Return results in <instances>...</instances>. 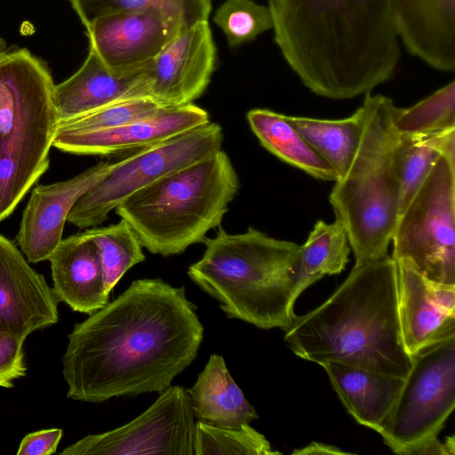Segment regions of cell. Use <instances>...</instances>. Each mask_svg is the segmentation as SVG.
I'll use <instances>...</instances> for the list:
<instances>
[{
  "label": "cell",
  "mask_w": 455,
  "mask_h": 455,
  "mask_svg": "<svg viewBox=\"0 0 455 455\" xmlns=\"http://www.w3.org/2000/svg\"><path fill=\"white\" fill-rule=\"evenodd\" d=\"M203 339L184 286L135 280L69 333L62 356L67 396L101 403L161 393L196 359Z\"/></svg>",
  "instance_id": "1"
},
{
  "label": "cell",
  "mask_w": 455,
  "mask_h": 455,
  "mask_svg": "<svg viewBox=\"0 0 455 455\" xmlns=\"http://www.w3.org/2000/svg\"><path fill=\"white\" fill-rule=\"evenodd\" d=\"M275 42L313 93L346 100L371 92L400 59L391 0H268Z\"/></svg>",
  "instance_id": "2"
},
{
  "label": "cell",
  "mask_w": 455,
  "mask_h": 455,
  "mask_svg": "<svg viewBox=\"0 0 455 455\" xmlns=\"http://www.w3.org/2000/svg\"><path fill=\"white\" fill-rule=\"evenodd\" d=\"M284 340L299 357L340 363L405 378L412 364L402 337L396 261L354 267L320 306L296 315Z\"/></svg>",
  "instance_id": "3"
},
{
  "label": "cell",
  "mask_w": 455,
  "mask_h": 455,
  "mask_svg": "<svg viewBox=\"0 0 455 455\" xmlns=\"http://www.w3.org/2000/svg\"><path fill=\"white\" fill-rule=\"evenodd\" d=\"M203 243L204 253L188 267V277L228 317L287 331L296 316L291 267L299 245L251 227L229 234L221 226Z\"/></svg>",
  "instance_id": "4"
},
{
  "label": "cell",
  "mask_w": 455,
  "mask_h": 455,
  "mask_svg": "<svg viewBox=\"0 0 455 455\" xmlns=\"http://www.w3.org/2000/svg\"><path fill=\"white\" fill-rule=\"evenodd\" d=\"M239 188L236 171L220 149L133 193L115 212L149 252L172 256L220 226Z\"/></svg>",
  "instance_id": "5"
},
{
  "label": "cell",
  "mask_w": 455,
  "mask_h": 455,
  "mask_svg": "<svg viewBox=\"0 0 455 455\" xmlns=\"http://www.w3.org/2000/svg\"><path fill=\"white\" fill-rule=\"evenodd\" d=\"M363 126L355 156L334 183L329 200L345 227L355 266L387 256L400 213L395 150L399 134L393 126V100L365 94Z\"/></svg>",
  "instance_id": "6"
},
{
  "label": "cell",
  "mask_w": 455,
  "mask_h": 455,
  "mask_svg": "<svg viewBox=\"0 0 455 455\" xmlns=\"http://www.w3.org/2000/svg\"><path fill=\"white\" fill-rule=\"evenodd\" d=\"M54 85L28 49L0 51V221L49 167L60 123Z\"/></svg>",
  "instance_id": "7"
},
{
  "label": "cell",
  "mask_w": 455,
  "mask_h": 455,
  "mask_svg": "<svg viewBox=\"0 0 455 455\" xmlns=\"http://www.w3.org/2000/svg\"><path fill=\"white\" fill-rule=\"evenodd\" d=\"M391 242L395 260L455 284V159H438L400 214Z\"/></svg>",
  "instance_id": "8"
},
{
  "label": "cell",
  "mask_w": 455,
  "mask_h": 455,
  "mask_svg": "<svg viewBox=\"0 0 455 455\" xmlns=\"http://www.w3.org/2000/svg\"><path fill=\"white\" fill-rule=\"evenodd\" d=\"M223 140L222 127L210 122L132 152L76 203L67 220L79 228L98 227L128 196L221 149Z\"/></svg>",
  "instance_id": "9"
},
{
  "label": "cell",
  "mask_w": 455,
  "mask_h": 455,
  "mask_svg": "<svg viewBox=\"0 0 455 455\" xmlns=\"http://www.w3.org/2000/svg\"><path fill=\"white\" fill-rule=\"evenodd\" d=\"M455 407V337L412 355L403 387L379 434L396 454L437 435Z\"/></svg>",
  "instance_id": "10"
},
{
  "label": "cell",
  "mask_w": 455,
  "mask_h": 455,
  "mask_svg": "<svg viewBox=\"0 0 455 455\" xmlns=\"http://www.w3.org/2000/svg\"><path fill=\"white\" fill-rule=\"evenodd\" d=\"M196 421L183 387L170 386L140 416L100 434L88 435L60 455H195Z\"/></svg>",
  "instance_id": "11"
},
{
  "label": "cell",
  "mask_w": 455,
  "mask_h": 455,
  "mask_svg": "<svg viewBox=\"0 0 455 455\" xmlns=\"http://www.w3.org/2000/svg\"><path fill=\"white\" fill-rule=\"evenodd\" d=\"M216 47L208 20L172 39L152 60L149 96L165 108L193 103L215 69Z\"/></svg>",
  "instance_id": "12"
},
{
  "label": "cell",
  "mask_w": 455,
  "mask_h": 455,
  "mask_svg": "<svg viewBox=\"0 0 455 455\" xmlns=\"http://www.w3.org/2000/svg\"><path fill=\"white\" fill-rule=\"evenodd\" d=\"M122 160L100 162L69 180L33 189L16 235L28 262L49 259L62 240L65 222L76 203Z\"/></svg>",
  "instance_id": "13"
},
{
  "label": "cell",
  "mask_w": 455,
  "mask_h": 455,
  "mask_svg": "<svg viewBox=\"0 0 455 455\" xmlns=\"http://www.w3.org/2000/svg\"><path fill=\"white\" fill-rule=\"evenodd\" d=\"M58 303L44 277L0 234V333L26 339L55 324Z\"/></svg>",
  "instance_id": "14"
},
{
  "label": "cell",
  "mask_w": 455,
  "mask_h": 455,
  "mask_svg": "<svg viewBox=\"0 0 455 455\" xmlns=\"http://www.w3.org/2000/svg\"><path fill=\"white\" fill-rule=\"evenodd\" d=\"M210 122L205 109L190 103L166 108L154 116L114 128L57 131L52 146L75 155L111 156L159 144Z\"/></svg>",
  "instance_id": "15"
},
{
  "label": "cell",
  "mask_w": 455,
  "mask_h": 455,
  "mask_svg": "<svg viewBox=\"0 0 455 455\" xmlns=\"http://www.w3.org/2000/svg\"><path fill=\"white\" fill-rule=\"evenodd\" d=\"M395 261L402 337L412 356L455 337V284L431 281L407 262Z\"/></svg>",
  "instance_id": "16"
},
{
  "label": "cell",
  "mask_w": 455,
  "mask_h": 455,
  "mask_svg": "<svg viewBox=\"0 0 455 455\" xmlns=\"http://www.w3.org/2000/svg\"><path fill=\"white\" fill-rule=\"evenodd\" d=\"M89 49L109 68L127 69L155 59L184 29L148 12H121L95 20L86 28Z\"/></svg>",
  "instance_id": "17"
},
{
  "label": "cell",
  "mask_w": 455,
  "mask_h": 455,
  "mask_svg": "<svg viewBox=\"0 0 455 455\" xmlns=\"http://www.w3.org/2000/svg\"><path fill=\"white\" fill-rule=\"evenodd\" d=\"M152 60L132 68L114 69L89 49L79 69L54 85L53 100L60 121L122 100L150 97Z\"/></svg>",
  "instance_id": "18"
},
{
  "label": "cell",
  "mask_w": 455,
  "mask_h": 455,
  "mask_svg": "<svg viewBox=\"0 0 455 455\" xmlns=\"http://www.w3.org/2000/svg\"><path fill=\"white\" fill-rule=\"evenodd\" d=\"M407 51L442 72L455 70V0H391Z\"/></svg>",
  "instance_id": "19"
},
{
  "label": "cell",
  "mask_w": 455,
  "mask_h": 455,
  "mask_svg": "<svg viewBox=\"0 0 455 455\" xmlns=\"http://www.w3.org/2000/svg\"><path fill=\"white\" fill-rule=\"evenodd\" d=\"M48 259L59 301L88 315L108 302L99 251L85 231L62 239Z\"/></svg>",
  "instance_id": "20"
},
{
  "label": "cell",
  "mask_w": 455,
  "mask_h": 455,
  "mask_svg": "<svg viewBox=\"0 0 455 455\" xmlns=\"http://www.w3.org/2000/svg\"><path fill=\"white\" fill-rule=\"evenodd\" d=\"M348 413L379 432L403 387L404 378L340 363L320 364Z\"/></svg>",
  "instance_id": "21"
},
{
  "label": "cell",
  "mask_w": 455,
  "mask_h": 455,
  "mask_svg": "<svg viewBox=\"0 0 455 455\" xmlns=\"http://www.w3.org/2000/svg\"><path fill=\"white\" fill-rule=\"evenodd\" d=\"M187 392L194 417L205 424L236 428L259 418L220 355L210 356L196 383Z\"/></svg>",
  "instance_id": "22"
},
{
  "label": "cell",
  "mask_w": 455,
  "mask_h": 455,
  "mask_svg": "<svg viewBox=\"0 0 455 455\" xmlns=\"http://www.w3.org/2000/svg\"><path fill=\"white\" fill-rule=\"evenodd\" d=\"M247 122L260 144L282 161L315 179L336 181L334 170L287 121L285 115L267 108H253Z\"/></svg>",
  "instance_id": "23"
},
{
  "label": "cell",
  "mask_w": 455,
  "mask_h": 455,
  "mask_svg": "<svg viewBox=\"0 0 455 455\" xmlns=\"http://www.w3.org/2000/svg\"><path fill=\"white\" fill-rule=\"evenodd\" d=\"M351 251L342 222H315L306 242L299 246L291 267V278L299 296L325 275L342 272Z\"/></svg>",
  "instance_id": "24"
},
{
  "label": "cell",
  "mask_w": 455,
  "mask_h": 455,
  "mask_svg": "<svg viewBox=\"0 0 455 455\" xmlns=\"http://www.w3.org/2000/svg\"><path fill=\"white\" fill-rule=\"evenodd\" d=\"M287 121L334 170L338 179L347 170L357 149L363 126L361 106L342 119L287 116Z\"/></svg>",
  "instance_id": "25"
},
{
  "label": "cell",
  "mask_w": 455,
  "mask_h": 455,
  "mask_svg": "<svg viewBox=\"0 0 455 455\" xmlns=\"http://www.w3.org/2000/svg\"><path fill=\"white\" fill-rule=\"evenodd\" d=\"M443 155L455 159V128L426 135L399 134L395 150L400 192L399 216Z\"/></svg>",
  "instance_id": "26"
},
{
  "label": "cell",
  "mask_w": 455,
  "mask_h": 455,
  "mask_svg": "<svg viewBox=\"0 0 455 455\" xmlns=\"http://www.w3.org/2000/svg\"><path fill=\"white\" fill-rule=\"evenodd\" d=\"M86 28L95 20L121 12H148L187 29L208 20L212 0H68Z\"/></svg>",
  "instance_id": "27"
},
{
  "label": "cell",
  "mask_w": 455,
  "mask_h": 455,
  "mask_svg": "<svg viewBox=\"0 0 455 455\" xmlns=\"http://www.w3.org/2000/svg\"><path fill=\"white\" fill-rule=\"evenodd\" d=\"M86 234L96 243L108 293L133 266L145 260L142 244L124 220L107 227H93Z\"/></svg>",
  "instance_id": "28"
},
{
  "label": "cell",
  "mask_w": 455,
  "mask_h": 455,
  "mask_svg": "<svg viewBox=\"0 0 455 455\" xmlns=\"http://www.w3.org/2000/svg\"><path fill=\"white\" fill-rule=\"evenodd\" d=\"M393 126L400 135H426L455 128V81L406 108L395 107Z\"/></svg>",
  "instance_id": "29"
},
{
  "label": "cell",
  "mask_w": 455,
  "mask_h": 455,
  "mask_svg": "<svg viewBox=\"0 0 455 455\" xmlns=\"http://www.w3.org/2000/svg\"><path fill=\"white\" fill-rule=\"evenodd\" d=\"M195 455H275L267 438L250 424L236 428L196 422Z\"/></svg>",
  "instance_id": "30"
},
{
  "label": "cell",
  "mask_w": 455,
  "mask_h": 455,
  "mask_svg": "<svg viewBox=\"0 0 455 455\" xmlns=\"http://www.w3.org/2000/svg\"><path fill=\"white\" fill-rule=\"evenodd\" d=\"M213 21L225 33L230 47L252 41L274 28L268 6L252 0L225 1L216 11Z\"/></svg>",
  "instance_id": "31"
},
{
  "label": "cell",
  "mask_w": 455,
  "mask_h": 455,
  "mask_svg": "<svg viewBox=\"0 0 455 455\" xmlns=\"http://www.w3.org/2000/svg\"><path fill=\"white\" fill-rule=\"evenodd\" d=\"M164 108L151 97L130 99L60 121L58 131L89 132L114 128L154 116Z\"/></svg>",
  "instance_id": "32"
},
{
  "label": "cell",
  "mask_w": 455,
  "mask_h": 455,
  "mask_svg": "<svg viewBox=\"0 0 455 455\" xmlns=\"http://www.w3.org/2000/svg\"><path fill=\"white\" fill-rule=\"evenodd\" d=\"M24 341L0 333V387H12L15 379L25 376Z\"/></svg>",
  "instance_id": "33"
},
{
  "label": "cell",
  "mask_w": 455,
  "mask_h": 455,
  "mask_svg": "<svg viewBox=\"0 0 455 455\" xmlns=\"http://www.w3.org/2000/svg\"><path fill=\"white\" fill-rule=\"evenodd\" d=\"M62 437V429H44L26 435L21 440L18 455H51L56 452Z\"/></svg>",
  "instance_id": "34"
},
{
  "label": "cell",
  "mask_w": 455,
  "mask_h": 455,
  "mask_svg": "<svg viewBox=\"0 0 455 455\" xmlns=\"http://www.w3.org/2000/svg\"><path fill=\"white\" fill-rule=\"evenodd\" d=\"M454 435L446 438L444 443L433 435L406 450L403 455H454Z\"/></svg>",
  "instance_id": "35"
},
{
  "label": "cell",
  "mask_w": 455,
  "mask_h": 455,
  "mask_svg": "<svg viewBox=\"0 0 455 455\" xmlns=\"http://www.w3.org/2000/svg\"><path fill=\"white\" fill-rule=\"evenodd\" d=\"M291 453L293 455L352 454L351 452L342 451L339 447L318 442H312L303 448L294 450Z\"/></svg>",
  "instance_id": "36"
},
{
  "label": "cell",
  "mask_w": 455,
  "mask_h": 455,
  "mask_svg": "<svg viewBox=\"0 0 455 455\" xmlns=\"http://www.w3.org/2000/svg\"><path fill=\"white\" fill-rule=\"evenodd\" d=\"M6 46L5 41L0 36V51L4 50Z\"/></svg>",
  "instance_id": "37"
}]
</instances>
